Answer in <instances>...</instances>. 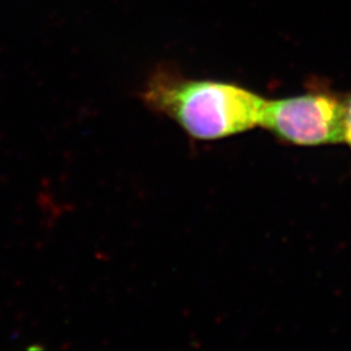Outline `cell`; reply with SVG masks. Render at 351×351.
I'll list each match as a JSON object with an SVG mask.
<instances>
[{"mask_svg":"<svg viewBox=\"0 0 351 351\" xmlns=\"http://www.w3.org/2000/svg\"><path fill=\"white\" fill-rule=\"evenodd\" d=\"M343 143H346L351 150V94L343 97Z\"/></svg>","mask_w":351,"mask_h":351,"instance_id":"cell-3","label":"cell"},{"mask_svg":"<svg viewBox=\"0 0 351 351\" xmlns=\"http://www.w3.org/2000/svg\"><path fill=\"white\" fill-rule=\"evenodd\" d=\"M141 97L150 111L199 141L226 138L259 126L265 101L239 85L188 80L167 71L151 75Z\"/></svg>","mask_w":351,"mask_h":351,"instance_id":"cell-1","label":"cell"},{"mask_svg":"<svg viewBox=\"0 0 351 351\" xmlns=\"http://www.w3.org/2000/svg\"><path fill=\"white\" fill-rule=\"evenodd\" d=\"M343 97L323 88L264 101L259 126L294 146L343 143Z\"/></svg>","mask_w":351,"mask_h":351,"instance_id":"cell-2","label":"cell"}]
</instances>
